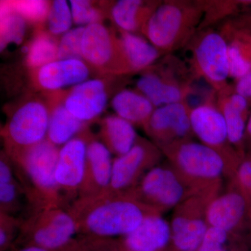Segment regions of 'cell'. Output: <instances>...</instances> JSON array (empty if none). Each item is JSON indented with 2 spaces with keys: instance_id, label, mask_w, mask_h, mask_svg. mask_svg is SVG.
Returning a JSON list of instances; mask_svg holds the SVG:
<instances>
[{
  "instance_id": "1",
  "label": "cell",
  "mask_w": 251,
  "mask_h": 251,
  "mask_svg": "<svg viewBox=\"0 0 251 251\" xmlns=\"http://www.w3.org/2000/svg\"><path fill=\"white\" fill-rule=\"evenodd\" d=\"M68 209L76 223L77 234L104 238L125 237L147 216L159 214L128 195L107 191L77 198Z\"/></svg>"
},
{
  "instance_id": "2",
  "label": "cell",
  "mask_w": 251,
  "mask_h": 251,
  "mask_svg": "<svg viewBox=\"0 0 251 251\" xmlns=\"http://www.w3.org/2000/svg\"><path fill=\"white\" fill-rule=\"evenodd\" d=\"M59 151L58 147L46 139L11 158L25 194L28 215L47 208L68 209L54 177Z\"/></svg>"
},
{
  "instance_id": "3",
  "label": "cell",
  "mask_w": 251,
  "mask_h": 251,
  "mask_svg": "<svg viewBox=\"0 0 251 251\" xmlns=\"http://www.w3.org/2000/svg\"><path fill=\"white\" fill-rule=\"evenodd\" d=\"M161 151L196 194L220 193L223 176L231 179L238 166L214 149L192 139L176 142Z\"/></svg>"
},
{
  "instance_id": "4",
  "label": "cell",
  "mask_w": 251,
  "mask_h": 251,
  "mask_svg": "<svg viewBox=\"0 0 251 251\" xmlns=\"http://www.w3.org/2000/svg\"><path fill=\"white\" fill-rule=\"evenodd\" d=\"M203 16V1H161L149 19L143 35L165 54L172 53L188 45L199 29Z\"/></svg>"
},
{
  "instance_id": "5",
  "label": "cell",
  "mask_w": 251,
  "mask_h": 251,
  "mask_svg": "<svg viewBox=\"0 0 251 251\" xmlns=\"http://www.w3.org/2000/svg\"><path fill=\"white\" fill-rule=\"evenodd\" d=\"M196 79L187 64L168 54L159 64L143 72L137 80L136 90L158 108L187 101Z\"/></svg>"
},
{
  "instance_id": "6",
  "label": "cell",
  "mask_w": 251,
  "mask_h": 251,
  "mask_svg": "<svg viewBox=\"0 0 251 251\" xmlns=\"http://www.w3.org/2000/svg\"><path fill=\"white\" fill-rule=\"evenodd\" d=\"M77 233L76 223L69 209L47 208L23 218L17 240L23 244V247L33 246L63 251Z\"/></svg>"
},
{
  "instance_id": "7",
  "label": "cell",
  "mask_w": 251,
  "mask_h": 251,
  "mask_svg": "<svg viewBox=\"0 0 251 251\" xmlns=\"http://www.w3.org/2000/svg\"><path fill=\"white\" fill-rule=\"evenodd\" d=\"M191 56L188 67L196 78H203L216 93L228 84L227 42L221 32L213 28L198 31L188 43Z\"/></svg>"
},
{
  "instance_id": "8",
  "label": "cell",
  "mask_w": 251,
  "mask_h": 251,
  "mask_svg": "<svg viewBox=\"0 0 251 251\" xmlns=\"http://www.w3.org/2000/svg\"><path fill=\"white\" fill-rule=\"evenodd\" d=\"M49 115L48 102L39 98L28 99L14 110L1 130L10 158L46 140Z\"/></svg>"
},
{
  "instance_id": "9",
  "label": "cell",
  "mask_w": 251,
  "mask_h": 251,
  "mask_svg": "<svg viewBox=\"0 0 251 251\" xmlns=\"http://www.w3.org/2000/svg\"><path fill=\"white\" fill-rule=\"evenodd\" d=\"M126 194L162 214L175 209L196 193L186 184L169 163L153 167L144 175L134 188Z\"/></svg>"
},
{
  "instance_id": "10",
  "label": "cell",
  "mask_w": 251,
  "mask_h": 251,
  "mask_svg": "<svg viewBox=\"0 0 251 251\" xmlns=\"http://www.w3.org/2000/svg\"><path fill=\"white\" fill-rule=\"evenodd\" d=\"M219 193L193 195L174 209L171 224V244L169 251H197L208 228L206 209Z\"/></svg>"
},
{
  "instance_id": "11",
  "label": "cell",
  "mask_w": 251,
  "mask_h": 251,
  "mask_svg": "<svg viewBox=\"0 0 251 251\" xmlns=\"http://www.w3.org/2000/svg\"><path fill=\"white\" fill-rule=\"evenodd\" d=\"M82 57L91 69L100 74H130L118 36L103 23L86 26L82 36Z\"/></svg>"
},
{
  "instance_id": "12",
  "label": "cell",
  "mask_w": 251,
  "mask_h": 251,
  "mask_svg": "<svg viewBox=\"0 0 251 251\" xmlns=\"http://www.w3.org/2000/svg\"><path fill=\"white\" fill-rule=\"evenodd\" d=\"M163 153L151 140L138 136L130 151L113 159L111 181L107 192L126 194L150 170L159 164Z\"/></svg>"
},
{
  "instance_id": "13",
  "label": "cell",
  "mask_w": 251,
  "mask_h": 251,
  "mask_svg": "<svg viewBox=\"0 0 251 251\" xmlns=\"http://www.w3.org/2000/svg\"><path fill=\"white\" fill-rule=\"evenodd\" d=\"M92 134L86 128L59 148L54 177L68 209L78 198L85 175L87 144Z\"/></svg>"
},
{
  "instance_id": "14",
  "label": "cell",
  "mask_w": 251,
  "mask_h": 251,
  "mask_svg": "<svg viewBox=\"0 0 251 251\" xmlns=\"http://www.w3.org/2000/svg\"><path fill=\"white\" fill-rule=\"evenodd\" d=\"M191 110L186 101L158 107L144 126V130L161 150L176 142L192 139Z\"/></svg>"
},
{
  "instance_id": "15",
  "label": "cell",
  "mask_w": 251,
  "mask_h": 251,
  "mask_svg": "<svg viewBox=\"0 0 251 251\" xmlns=\"http://www.w3.org/2000/svg\"><path fill=\"white\" fill-rule=\"evenodd\" d=\"M190 122L193 135L201 143L239 164L242 157L229 143L226 120L216 101L209 100L191 108Z\"/></svg>"
},
{
  "instance_id": "16",
  "label": "cell",
  "mask_w": 251,
  "mask_h": 251,
  "mask_svg": "<svg viewBox=\"0 0 251 251\" xmlns=\"http://www.w3.org/2000/svg\"><path fill=\"white\" fill-rule=\"evenodd\" d=\"M251 203L242 191L231 182L228 191L219 193L209 202L206 221L209 227L242 234L249 227Z\"/></svg>"
},
{
  "instance_id": "17",
  "label": "cell",
  "mask_w": 251,
  "mask_h": 251,
  "mask_svg": "<svg viewBox=\"0 0 251 251\" xmlns=\"http://www.w3.org/2000/svg\"><path fill=\"white\" fill-rule=\"evenodd\" d=\"M68 111L80 121L87 124L97 120L108 104V85L103 79L87 80L61 92Z\"/></svg>"
},
{
  "instance_id": "18",
  "label": "cell",
  "mask_w": 251,
  "mask_h": 251,
  "mask_svg": "<svg viewBox=\"0 0 251 251\" xmlns=\"http://www.w3.org/2000/svg\"><path fill=\"white\" fill-rule=\"evenodd\" d=\"M90 69L82 59H57L33 70L31 77L37 88L53 94L88 80Z\"/></svg>"
},
{
  "instance_id": "19",
  "label": "cell",
  "mask_w": 251,
  "mask_h": 251,
  "mask_svg": "<svg viewBox=\"0 0 251 251\" xmlns=\"http://www.w3.org/2000/svg\"><path fill=\"white\" fill-rule=\"evenodd\" d=\"M112 155L100 140L91 135L87 144L85 175L77 198L94 197L108 191L112 178Z\"/></svg>"
},
{
  "instance_id": "20",
  "label": "cell",
  "mask_w": 251,
  "mask_h": 251,
  "mask_svg": "<svg viewBox=\"0 0 251 251\" xmlns=\"http://www.w3.org/2000/svg\"><path fill=\"white\" fill-rule=\"evenodd\" d=\"M216 103L226 120L229 143L243 158L246 154L244 138L251 107L244 97L236 93L233 85H229L216 93Z\"/></svg>"
},
{
  "instance_id": "21",
  "label": "cell",
  "mask_w": 251,
  "mask_h": 251,
  "mask_svg": "<svg viewBox=\"0 0 251 251\" xmlns=\"http://www.w3.org/2000/svg\"><path fill=\"white\" fill-rule=\"evenodd\" d=\"M120 240L126 251H169L171 224L161 214H151Z\"/></svg>"
},
{
  "instance_id": "22",
  "label": "cell",
  "mask_w": 251,
  "mask_h": 251,
  "mask_svg": "<svg viewBox=\"0 0 251 251\" xmlns=\"http://www.w3.org/2000/svg\"><path fill=\"white\" fill-rule=\"evenodd\" d=\"M50 94L47 101L50 115L46 139L59 148L88 128V125L68 111L63 103L60 92Z\"/></svg>"
},
{
  "instance_id": "23",
  "label": "cell",
  "mask_w": 251,
  "mask_h": 251,
  "mask_svg": "<svg viewBox=\"0 0 251 251\" xmlns=\"http://www.w3.org/2000/svg\"><path fill=\"white\" fill-rule=\"evenodd\" d=\"M161 1L119 0L110 7V18L119 30L143 35L144 29Z\"/></svg>"
},
{
  "instance_id": "24",
  "label": "cell",
  "mask_w": 251,
  "mask_h": 251,
  "mask_svg": "<svg viewBox=\"0 0 251 251\" xmlns=\"http://www.w3.org/2000/svg\"><path fill=\"white\" fill-rule=\"evenodd\" d=\"M117 36L130 74L144 72L166 54L139 34L119 30Z\"/></svg>"
},
{
  "instance_id": "25",
  "label": "cell",
  "mask_w": 251,
  "mask_h": 251,
  "mask_svg": "<svg viewBox=\"0 0 251 251\" xmlns=\"http://www.w3.org/2000/svg\"><path fill=\"white\" fill-rule=\"evenodd\" d=\"M138 138L134 126L117 115H109L100 122L99 140L116 157L130 151Z\"/></svg>"
},
{
  "instance_id": "26",
  "label": "cell",
  "mask_w": 251,
  "mask_h": 251,
  "mask_svg": "<svg viewBox=\"0 0 251 251\" xmlns=\"http://www.w3.org/2000/svg\"><path fill=\"white\" fill-rule=\"evenodd\" d=\"M23 202L27 204L25 194L15 174L12 161L4 151L0 157V213L20 217L18 214L25 205Z\"/></svg>"
},
{
  "instance_id": "27",
  "label": "cell",
  "mask_w": 251,
  "mask_h": 251,
  "mask_svg": "<svg viewBox=\"0 0 251 251\" xmlns=\"http://www.w3.org/2000/svg\"><path fill=\"white\" fill-rule=\"evenodd\" d=\"M112 108L117 116L133 126H145L155 110L154 105L139 91L123 89L112 97Z\"/></svg>"
},
{
  "instance_id": "28",
  "label": "cell",
  "mask_w": 251,
  "mask_h": 251,
  "mask_svg": "<svg viewBox=\"0 0 251 251\" xmlns=\"http://www.w3.org/2000/svg\"><path fill=\"white\" fill-rule=\"evenodd\" d=\"M58 41L49 31H36L25 49V65L33 71L57 60Z\"/></svg>"
},
{
  "instance_id": "29",
  "label": "cell",
  "mask_w": 251,
  "mask_h": 251,
  "mask_svg": "<svg viewBox=\"0 0 251 251\" xmlns=\"http://www.w3.org/2000/svg\"><path fill=\"white\" fill-rule=\"evenodd\" d=\"M204 16L199 29L210 28L222 20L230 19L242 14L246 8L251 6V0L247 1H203Z\"/></svg>"
},
{
  "instance_id": "30",
  "label": "cell",
  "mask_w": 251,
  "mask_h": 251,
  "mask_svg": "<svg viewBox=\"0 0 251 251\" xmlns=\"http://www.w3.org/2000/svg\"><path fill=\"white\" fill-rule=\"evenodd\" d=\"M197 251H249L242 234L209 227Z\"/></svg>"
},
{
  "instance_id": "31",
  "label": "cell",
  "mask_w": 251,
  "mask_h": 251,
  "mask_svg": "<svg viewBox=\"0 0 251 251\" xmlns=\"http://www.w3.org/2000/svg\"><path fill=\"white\" fill-rule=\"evenodd\" d=\"M26 21L11 9L9 1H1V50L9 44H18L24 39Z\"/></svg>"
},
{
  "instance_id": "32",
  "label": "cell",
  "mask_w": 251,
  "mask_h": 251,
  "mask_svg": "<svg viewBox=\"0 0 251 251\" xmlns=\"http://www.w3.org/2000/svg\"><path fill=\"white\" fill-rule=\"evenodd\" d=\"M73 18L70 4L65 0H54L50 7L47 18L49 32L52 36L64 35L72 29Z\"/></svg>"
},
{
  "instance_id": "33",
  "label": "cell",
  "mask_w": 251,
  "mask_h": 251,
  "mask_svg": "<svg viewBox=\"0 0 251 251\" xmlns=\"http://www.w3.org/2000/svg\"><path fill=\"white\" fill-rule=\"evenodd\" d=\"M64 251H126L120 239L94 236L75 237Z\"/></svg>"
},
{
  "instance_id": "34",
  "label": "cell",
  "mask_w": 251,
  "mask_h": 251,
  "mask_svg": "<svg viewBox=\"0 0 251 251\" xmlns=\"http://www.w3.org/2000/svg\"><path fill=\"white\" fill-rule=\"evenodd\" d=\"M11 9L25 20L26 22L41 24L47 21L50 4L41 0L9 1Z\"/></svg>"
},
{
  "instance_id": "35",
  "label": "cell",
  "mask_w": 251,
  "mask_h": 251,
  "mask_svg": "<svg viewBox=\"0 0 251 251\" xmlns=\"http://www.w3.org/2000/svg\"><path fill=\"white\" fill-rule=\"evenodd\" d=\"M85 29L82 26L76 27L62 36L58 41L57 59H82V41Z\"/></svg>"
},
{
  "instance_id": "36",
  "label": "cell",
  "mask_w": 251,
  "mask_h": 251,
  "mask_svg": "<svg viewBox=\"0 0 251 251\" xmlns=\"http://www.w3.org/2000/svg\"><path fill=\"white\" fill-rule=\"evenodd\" d=\"M73 22L77 27H86L94 23H102L103 13L94 6V3L87 0H71Z\"/></svg>"
},
{
  "instance_id": "37",
  "label": "cell",
  "mask_w": 251,
  "mask_h": 251,
  "mask_svg": "<svg viewBox=\"0 0 251 251\" xmlns=\"http://www.w3.org/2000/svg\"><path fill=\"white\" fill-rule=\"evenodd\" d=\"M231 182L247 197L251 204V152L246 153L234 171Z\"/></svg>"
},
{
  "instance_id": "38",
  "label": "cell",
  "mask_w": 251,
  "mask_h": 251,
  "mask_svg": "<svg viewBox=\"0 0 251 251\" xmlns=\"http://www.w3.org/2000/svg\"><path fill=\"white\" fill-rule=\"evenodd\" d=\"M22 218L0 213V249L6 250L17 239L20 232Z\"/></svg>"
},
{
  "instance_id": "39",
  "label": "cell",
  "mask_w": 251,
  "mask_h": 251,
  "mask_svg": "<svg viewBox=\"0 0 251 251\" xmlns=\"http://www.w3.org/2000/svg\"><path fill=\"white\" fill-rule=\"evenodd\" d=\"M220 32L226 38V41L233 43L237 46L244 58L251 65V34L235 29L226 22L221 26Z\"/></svg>"
},
{
  "instance_id": "40",
  "label": "cell",
  "mask_w": 251,
  "mask_h": 251,
  "mask_svg": "<svg viewBox=\"0 0 251 251\" xmlns=\"http://www.w3.org/2000/svg\"><path fill=\"white\" fill-rule=\"evenodd\" d=\"M227 42L228 54L229 77L234 80H239L251 73V65L238 49L232 42Z\"/></svg>"
},
{
  "instance_id": "41",
  "label": "cell",
  "mask_w": 251,
  "mask_h": 251,
  "mask_svg": "<svg viewBox=\"0 0 251 251\" xmlns=\"http://www.w3.org/2000/svg\"><path fill=\"white\" fill-rule=\"evenodd\" d=\"M233 88L236 93L247 100L251 108V73L245 76L235 80Z\"/></svg>"
},
{
  "instance_id": "42",
  "label": "cell",
  "mask_w": 251,
  "mask_h": 251,
  "mask_svg": "<svg viewBox=\"0 0 251 251\" xmlns=\"http://www.w3.org/2000/svg\"><path fill=\"white\" fill-rule=\"evenodd\" d=\"M235 29L251 34V14L242 12L235 17L226 21Z\"/></svg>"
},
{
  "instance_id": "43",
  "label": "cell",
  "mask_w": 251,
  "mask_h": 251,
  "mask_svg": "<svg viewBox=\"0 0 251 251\" xmlns=\"http://www.w3.org/2000/svg\"><path fill=\"white\" fill-rule=\"evenodd\" d=\"M244 148H245L246 153L251 152V112L248 120L247 129H246Z\"/></svg>"
},
{
  "instance_id": "44",
  "label": "cell",
  "mask_w": 251,
  "mask_h": 251,
  "mask_svg": "<svg viewBox=\"0 0 251 251\" xmlns=\"http://www.w3.org/2000/svg\"><path fill=\"white\" fill-rule=\"evenodd\" d=\"M18 251H50L49 250H46V249H42V248H39L37 247H33V246H31V247H23V249H21V250Z\"/></svg>"
},
{
  "instance_id": "45",
  "label": "cell",
  "mask_w": 251,
  "mask_h": 251,
  "mask_svg": "<svg viewBox=\"0 0 251 251\" xmlns=\"http://www.w3.org/2000/svg\"><path fill=\"white\" fill-rule=\"evenodd\" d=\"M249 228L250 229L251 236V207L250 209V213H249Z\"/></svg>"
},
{
  "instance_id": "46",
  "label": "cell",
  "mask_w": 251,
  "mask_h": 251,
  "mask_svg": "<svg viewBox=\"0 0 251 251\" xmlns=\"http://www.w3.org/2000/svg\"><path fill=\"white\" fill-rule=\"evenodd\" d=\"M243 12H246L248 13V14H251V6H249V7L247 8V9H245Z\"/></svg>"
}]
</instances>
